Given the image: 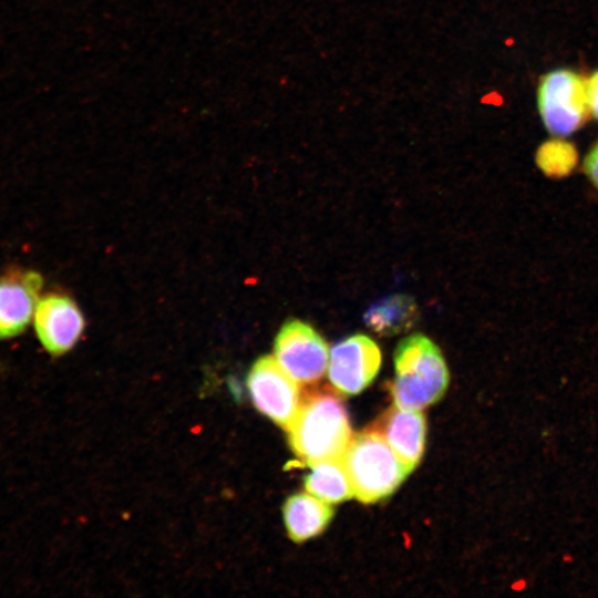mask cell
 <instances>
[{
	"label": "cell",
	"instance_id": "obj_1",
	"mask_svg": "<svg viewBox=\"0 0 598 598\" xmlns=\"http://www.w3.org/2000/svg\"><path fill=\"white\" fill-rule=\"evenodd\" d=\"M334 390H313L301 396L288 427V442L306 464L341 458L352 437L347 409Z\"/></svg>",
	"mask_w": 598,
	"mask_h": 598
},
{
	"label": "cell",
	"instance_id": "obj_2",
	"mask_svg": "<svg viewBox=\"0 0 598 598\" xmlns=\"http://www.w3.org/2000/svg\"><path fill=\"white\" fill-rule=\"evenodd\" d=\"M395 378L390 385L394 405L421 411L440 401L448 385V370L437 346L412 334L394 351Z\"/></svg>",
	"mask_w": 598,
	"mask_h": 598
},
{
	"label": "cell",
	"instance_id": "obj_3",
	"mask_svg": "<svg viewBox=\"0 0 598 598\" xmlns=\"http://www.w3.org/2000/svg\"><path fill=\"white\" fill-rule=\"evenodd\" d=\"M341 460L354 497L364 504L389 497L412 472L372 430L352 435Z\"/></svg>",
	"mask_w": 598,
	"mask_h": 598
},
{
	"label": "cell",
	"instance_id": "obj_4",
	"mask_svg": "<svg viewBox=\"0 0 598 598\" xmlns=\"http://www.w3.org/2000/svg\"><path fill=\"white\" fill-rule=\"evenodd\" d=\"M537 106L550 134L557 137L573 134L589 113L586 81L571 70L550 71L539 82Z\"/></svg>",
	"mask_w": 598,
	"mask_h": 598
},
{
	"label": "cell",
	"instance_id": "obj_5",
	"mask_svg": "<svg viewBox=\"0 0 598 598\" xmlns=\"http://www.w3.org/2000/svg\"><path fill=\"white\" fill-rule=\"evenodd\" d=\"M274 354L279 365L299 384L318 382L329 362V349L323 338L308 323L290 319L279 329Z\"/></svg>",
	"mask_w": 598,
	"mask_h": 598
},
{
	"label": "cell",
	"instance_id": "obj_6",
	"mask_svg": "<svg viewBox=\"0 0 598 598\" xmlns=\"http://www.w3.org/2000/svg\"><path fill=\"white\" fill-rule=\"evenodd\" d=\"M247 388L257 410L288 430L302 395L299 383L279 365L275 357L264 355L252 364Z\"/></svg>",
	"mask_w": 598,
	"mask_h": 598
},
{
	"label": "cell",
	"instance_id": "obj_7",
	"mask_svg": "<svg viewBox=\"0 0 598 598\" xmlns=\"http://www.w3.org/2000/svg\"><path fill=\"white\" fill-rule=\"evenodd\" d=\"M380 365L378 344L368 336L357 333L332 347L328 378L340 394L354 395L371 384Z\"/></svg>",
	"mask_w": 598,
	"mask_h": 598
},
{
	"label": "cell",
	"instance_id": "obj_8",
	"mask_svg": "<svg viewBox=\"0 0 598 598\" xmlns=\"http://www.w3.org/2000/svg\"><path fill=\"white\" fill-rule=\"evenodd\" d=\"M32 321L40 343L52 355H62L71 350L85 326L75 301L56 292L40 296Z\"/></svg>",
	"mask_w": 598,
	"mask_h": 598
},
{
	"label": "cell",
	"instance_id": "obj_9",
	"mask_svg": "<svg viewBox=\"0 0 598 598\" xmlns=\"http://www.w3.org/2000/svg\"><path fill=\"white\" fill-rule=\"evenodd\" d=\"M42 287L43 278L35 270L12 268L0 275V340L25 331Z\"/></svg>",
	"mask_w": 598,
	"mask_h": 598
},
{
	"label": "cell",
	"instance_id": "obj_10",
	"mask_svg": "<svg viewBox=\"0 0 598 598\" xmlns=\"http://www.w3.org/2000/svg\"><path fill=\"white\" fill-rule=\"evenodd\" d=\"M369 430L379 433L411 471L420 463L426 434V421L421 411L393 405Z\"/></svg>",
	"mask_w": 598,
	"mask_h": 598
},
{
	"label": "cell",
	"instance_id": "obj_11",
	"mask_svg": "<svg viewBox=\"0 0 598 598\" xmlns=\"http://www.w3.org/2000/svg\"><path fill=\"white\" fill-rule=\"evenodd\" d=\"M283 520L290 539L305 542L322 533L333 517V508L310 493L290 496L283 507Z\"/></svg>",
	"mask_w": 598,
	"mask_h": 598
},
{
	"label": "cell",
	"instance_id": "obj_12",
	"mask_svg": "<svg viewBox=\"0 0 598 598\" xmlns=\"http://www.w3.org/2000/svg\"><path fill=\"white\" fill-rule=\"evenodd\" d=\"M419 317L413 298L406 295H392L372 306L364 313L369 329L381 337H390L410 330Z\"/></svg>",
	"mask_w": 598,
	"mask_h": 598
},
{
	"label": "cell",
	"instance_id": "obj_13",
	"mask_svg": "<svg viewBox=\"0 0 598 598\" xmlns=\"http://www.w3.org/2000/svg\"><path fill=\"white\" fill-rule=\"evenodd\" d=\"M310 466L311 471L303 480L308 493L329 504H338L354 497L341 458L321 461Z\"/></svg>",
	"mask_w": 598,
	"mask_h": 598
},
{
	"label": "cell",
	"instance_id": "obj_14",
	"mask_svg": "<svg viewBox=\"0 0 598 598\" xmlns=\"http://www.w3.org/2000/svg\"><path fill=\"white\" fill-rule=\"evenodd\" d=\"M578 161L576 147L556 137L544 142L536 152V164L550 177H564L573 172Z\"/></svg>",
	"mask_w": 598,
	"mask_h": 598
},
{
	"label": "cell",
	"instance_id": "obj_15",
	"mask_svg": "<svg viewBox=\"0 0 598 598\" xmlns=\"http://www.w3.org/2000/svg\"><path fill=\"white\" fill-rule=\"evenodd\" d=\"M584 171L591 184L598 189V142L586 155Z\"/></svg>",
	"mask_w": 598,
	"mask_h": 598
},
{
	"label": "cell",
	"instance_id": "obj_16",
	"mask_svg": "<svg viewBox=\"0 0 598 598\" xmlns=\"http://www.w3.org/2000/svg\"><path fill=\"white\" fill-rule=\"evenodd\" d=\"M589 112L598 120V70L586 81Z\"/></svg>",
	"mask_w": 598,
	"mask_h": 598
}]
</instances>
